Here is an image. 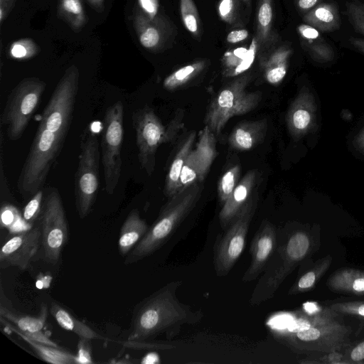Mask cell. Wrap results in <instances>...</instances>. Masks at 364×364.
I'll use <instances>...</instances> for the list:
<instances>
[{"mask_svg": "<svg viewBox=\"0 0 364 364\" xmlns=\"http://www.w3.org/2000/svg\"><path fill=\"white\" fill-rule=\"evenodd\" d=\"M78 82V72L68 70L43 110L17 181L18 191L24 199L43 188L61 151L73 118Z\"/></svg>", "mask_w": 364, "mask_h": 364, "instance_id": "cell-1", "label": "cell"}, {"mask_svg": "<svg viewBox=\"0 0 364 364\" xmlns=\"http://www.w3.org/2000/svg\"><path fill=\"white\" fill-rule=\"evenodd\" d=\"M181 284L179 280L166 284L135 306L129 341L139 343L164 333H174L184 324L200 321V310H193L177 299Z\"/></svg>", "mask_w": 364, "mask_h": 364, "instance_id": "cell-2", "label": "cell"}, {"mask_svg": "<svg viewBox=\"0 0 364 364\" xmlns=\"http://www.w3.org/2000/svg\"><path fill=\"white\" fill-rule=\"evenodd\" d=\"M201 191L199 183H196L169 198L146 233L127 255L124 264L137 262L161 247L195 207Z\"/></svg>", "mask_w": 364, "mask_h": 364, "instance_id": "cell-3", "label": "cell"}, {"mask_svg": "<svg viewBox=\"0 0 364 364\" xmlns=\"http://www.w3.org/2000/svg\"><path fill=\"white\" fill-rule=\"evenodd\" d=\"M312 250L313 240L306 230H294L282 242L278 236L277 249L257 284L250 303L259 304L272 298L285 278L310 256Z\"/></svg>", "mask_w": 364, "mask_h": 364, "instance_id": "cell-4", "label": "cell"}, {"mask_svg": "<svg viewBox=\"0 0 364 364\" xmlns=\"http://www.w3.org/2000/svg\"><path fill=\"white\" fill-rule=\"evenodd\" d=\"M183 112H177L164 126L153 109L144 106L135 110L132 117L141 168L151 175L155 167L156 153L160 145L173 141L183 127Z\"/></svg>", "mask_w": 364, "mask_h": 364, "instance_id": "cell-5", "label": "cell"}, {"mask_svg": "<svg viewBox=\"0 0 364 364\" xmlns=\"http://www.w3.org/2000/svg\"><path fill=\"white\" fill-rule=\"evenodd\" d=\"M251 78L249 74L237 77L220 90L211 100L204 123L215 135L221 132L230 119L251 112L260 102V92L245 90Z\"/></svg>", "mask_w": 364, "mask_h": 364, "instance_id": "cell-6", "label": "cell"}, {"mask_svg": "<svg viewBox=\"0 0 364 364\" xmlns=\"http://www.w3.org/2000/svg\"><path fill=\"white\" fill-rule=\"evenodd\" d=\"M352 329L341 316L296 332H286L281 341L293 351L309 355L341 351L350 343Z\"/></svg>", "mask_w": 364, "mask_h": 364, "instance_id": "cell-7", "label": "cell"}, {"mask_svg": "<svg viewBox=\"0 0 364 364\" xmlns=\"http://www.w3.org/2000/svg\"><path fill=\"white\" fill-rule=\"evenodd\" d=\"M46 84L36 77L26 78L9 93L0 118L1 126H6L9 140H18L38 108Z\"/></svg>", "mask_w": 364, "mask_h": 364, "instance_id": "cell-8", "label": "cell"}, {"mask_svg": "<svg viewBox=\"0 0 364 364\" xmlns=\"http://www.w3.org/2000/svg\"><path fill=\"white\" fill-rule=\"evenodd\" d=\"M124 136V105L118 100L105 113L102 131V162L106 192L112 195L122 172V145Z\"/></svg>", "mask_w": 364, "mask_h": 364, "instance_id": "cell-9", "label": "cell"}, {"mask_svg": "<svg viewBox=\"0 0 364 364\" xmlns=\"http://www.w3.org/2000/svg\"><path fill=\"white\" fill-rule=\"evenodd\" d=\"M100 157L98 137L96 134L90 133L81 144L75 174V203L81 219L89 215L97 198Z\"/></svg>", "mask_w": 364, "mask_h": 364, "instance_id": "cell-10", "label": "cell"}, {"mask_svg": "<svg viewBox=\"0 0 364 364\" xmlns=\"http://www.w3.org/2000/svg\"><path fill=\"white\" fill-rule=\"evenodd\" d=\"M41 256L44 261L56 264L68 237V223L60 195L49 188L41 213Z\"/></svg>", "mask_w": 364, "mask_h": 364, "instance_id": "cell-11", "label": "cell"}, {"mask_svg": "<svg viewBox=\"0 0 364 364\" xmlns=\"http://www.w3.org/2000/svg\"><path fill=\"white\" fill-rule=\"evenodd\" d=\"M256 203L252 198L235 220L218 235L213 250V263L217 276L227 275L242 255Z\"/></svg>", "mask_w": 364, "mask_h": 364, "instance_id": "cell-12", "label": "cell"}, {"mask_svg": "<svg viewBox=\"0 0 364 364\" xmlns=\"http://www.w3.org/2000/svg\"><path fill=\"white\" fill-rule=\"evenodd\" d=\"M215 136L206 126L200 131L196 146L192 149L183 165L178 191L193 183L202 182L206 176L216 156Z\"/></svg>", "mask_w": 364, "mask_h": 364, "instance_id": "cell-13", "label": "cell"}, {"mask_svg": "<svg viewBox=\"0 0 364 364\" xmlns=\"http://www.w3.org/2000/svg\"><path fill=\"white\" fill-rule=\"evenodd\" d=\"M41 247V226H35L9 238L0 250L1 268L26 269Z\"/></svg>", "mask_w": 364, "mask_h": 364, "instance_id": "cell-14", "label": "cell"}, {"mask_svg": "<svg viewBox=\"0 0 364 364\" xmlns=\"http://www.w3.org/2000/svg\"><path fill=\"white\" fill-rule=\"evenodd\" d=\"M278 241V232L272 223L262 220L250 243V264L242 280L249 282L255 280L265 270L274 253Z\"/></svg>", "mask_w": 364, "mask_h": 364, "instance_id": "cell-15", "label": "cell"}, {"mask_svg": "<svg viewBox=\"0 0 364 364\" xmlns=\"http://www.w3.org/2000/svg\"><path fill=\"white\" fill-rule=\"evenodd\" d=\"M0 316L16 327L29 338L52 346H58L42 331L48 316V308L44 303L41 304L40 314L37 316L17 314L1 303Z\"/></svg>", "mask_w": 364, "mask_h": 364, "instance_id": "cell-16", "label": "cell"}, {"mask_svg": "<svg viewBox=\"0 0 364 364\" xmlns=\"http://www.w3.org/2000/svg\"><path fill=\"white\" fill-rule=\"evenodd\" d=\"M257 181V173L250 170L239 181L219 213L221 228L225 230L235 220L252 199V193Z\"/></svg>", "mask_w": 364, "mask_h": 364, "instance_id": "cell-17", "label": "cell"}, {"mask_svg": "<svg viewBox=\"0 0 364 364\" xmlns=\"http://www.w3.org/2000/svg\"><path fill=\"white\" fill-rule=\"evenodd\" d=\"M315 118L314 98L308 90L303 89L291 105L287 116L290 133L299 136L313 127Z\"/></svg>", "mask_w": 364, "mask_h": 364, "instance_id": "cell-18", "label": "cell"}, {"mask_svg": "<svg viewBox=\"0 0 364 364\" xmlns=\"http://www.w3.org/2000/svg\"><path fill=\"white\" fill-rule=\"evenodd\" d=\"M267 127L266 119L240 123L229 136L230 146L240 151L252 149L264 141Z\"/></svg>", "mask_w": 364, "mask_h": 364, "instance_id": "cell-19", "label": "cell"}, {"mask_svg": "<svg viewBox=\"0 0 364 364\" xmlns=\"http://www.w3.org/2000/svg\"><path fill=\"white\" fill-rule=\"evenodd\" d=\"M0 321L5 328L17 334L33 349L43 360L53 364L77 363V355L59 346H52L33 341L21 333L16 327L0 316Z\"/></svg>", "mask_w": 364, "mask_h": 364, "instance_id": "cell-20", "label": "cell"}, {"mask_svg": "<svg viewBox=\"0 0 364 364\" xmlns=\"http://www.w3.org/2000/svg\"><path fill=\"white\" fill-rule=\"evenodd\" d=\"M326 285L334 292L364 296V271L350 267L338 269L328 278Z\"/></svg>", "mask_w": 364, "mask_h": 364, "instance_id": "cell-21", "label": "cell"}, {"mask_svg": "<svg viewBox=\"0 0 364 364\" xmlns=\"http://www.w3.org/2000/svg\"><path fill=\"white\" fill-rule=\"evenodd\" d=\"M149 228L137 209L130 211L119 232L118 249L120 254L127 255L146 233Z\"/></svg>", "mask_w": 364, "mask_h": 364, "instance_id": "cell-22", "label": "cell"}, {"mask_svg": "<svg viewBox=\"0 0 364 364\" xmlns=\"http://www.w3.org/2000/svg\"><path fill=\"white\" fill-rule=\"evenodd\" d=\"M302 47L312 58L317 61L327 62L334 57L332 47L321 36L319 31L306 23L297 27Z\"/></svg>", "mask_w": 364, "mask_h": 364, "instance_id": "cell-23", "label": "cell"}, {"mask_svg": "<svg viewBox=\"0 0 364 364\" xmlns=\"http://www.w3.org/2000/svg\"><path fill=\"white\" fill-rule=\"evenodd\" d=\"M292 50L287 46L275 49L267 57L261 59V66L266 81L271 85L279 84L285 77L288 61Z\"/></svg>", "mask_w": 364, "mask_h": 364, "instance_id": "cell-24", "label": "cell"}, {"mask_svg": "<svg viewBox=\"0 0 364 364\" xmlns=\"http://www.w3.org/2000/svg\"><path fill=\"white\" fill-rule=\"evenodd\" d=\"M196 137L195 132L189 133L180 146L169 166L164 186V193L168 198L178 191L181 173L186 159L193 149Z\"/></svg>", "mask_w": 364, "mask_h": 364, "instance_id": "cell-25", "label": "cell"}, {"mask_svg": "<svg viewBox=\"0 0 364 364\" xmlns=\"http://www.w3.org/2000/svg\"><path fill=\"white\" fill-rule=\"evenodd\" d=\"M303 21L319 31L329 32L340 27V16L335 3H321L305 14Z\"/></svg>", "mask_w": 364, "mask_h": 364, "instance_id": "cell-26", "label": "cell"}, {"mask_svg": "<svg viewBox=\"0 0 364 364\" xmlns=\"http://www.w3.org/2000/svg\"><path fill=\"white\" fill-rule=\"evenodd\" d=\"M257 48L255 37L249 48H239L227 52L223 60L224 75H238L247 70L254 61Z\"/></svg>", "mask_w": 364, "mask_h": 364, "instance_id": "cell-27", "label": "cell"}, {"mask_svg": "<svg viewBox=\"0 0 364 364\" xmlns=\"http://www.w3.org/2000/svg\"><path fill=\"white\" fill-rule=\"evenodd\" d=\"M50 313L62 328L75 333L79 338L90 340L103 338L92 328L74 317L69 311L55 302L52 303L50 307Z\"/></svg>", "mask_w": 364, "mask_h": 364, "instance_id": "cell-28", "label": "cell"}, {"mask_svg": "<svg viewBox=\"0 0 364 364\" xmlns=\"http://www.w3.org/2000/svg\"><path fill=\"white\" fill-rule=\"evenodd\" d=\"M331 263L332 257L330 255L316 261L311 268L299 276L289 289L288 294L296 295L311 290L325 274Z\"/></svg>", "mask_w": 364, "mask_h": 364, "instance_id": "cell-29", "label": "cell"}, {"mask_svg": "<svg viewBox=\"0 0 364 364\" xmlns=\"http://www.w3.org/2000/svg\"><path fill=\"white\" fill-rule=\"evenodd\" d=\"M272 18V0H259L255 38L260 49L264 48L270 40Z\"/></svg>", "mask_w": 364, "mask_h": 364, "instance_id": "cell-30", "label": "cell"}, {"mask_svg": "<svg viewBox=\"0 0 364 364\" xmlns=\"http://www.w3.org/2000/svg\"><path fill=\"white\" fill-rule=\"evenodd\" d=\"M206 65V61L200 60L178 69L164 79V87L168 90H174L183 87L198 76Z\"/></svg>", "mask_w": 364, "mask_h": 364, "instance_id": "cell-31", "label": "cell"}, {"mask_svg": "<svg viewBox=\"0 0 364 364\" xmlns=\"http://www.w3.org/2000/svg\"><path fill=\"white\" fill-rule=\"evenodd\" d=\"M240 168L238 165L231 166L225 171L218 181V194L223 205L239 183Z\"/></svg>", "mask_w": 364, "mask_h": 364, "instance_id": "cell-32", "label": "cell"}, {"mask_svg": "<svg viewBox=\"0 0 364 364\" xmlns=\"http://www.w3.org/2000/svg\"><path fill=\"white\" fill-rule=\"evenodd\" d=\"M181 18L186 28L198 37L200 33V20L193 0H180Z\"/></svg>", "mask_w": 364, "mask_h": 364, "instance_id": "cell-33", "label": "cell"}, {"mask_svg": "<svg viewBox=\"0 0 364 364\" xmlns=\"http://www.w3.org/2000/svg\"><path fill=\"white\" fill-rule=\"evenodd\" d=\"M328 307L340 316H349L364 320V300L336 301Z\"/></svg>", "mask_w": 364, "mask_h": 364, "instance_id": "cell-34", "label": "cell"}, {"mask_svg": "<svg viewBox=\"0 0 364 364\" xmlns=\"http://www.w3.org/2000/svg\"><path fill=\"white\" fill-rule=\"evenodd\" d=\"M43 200V190L41 188L26 204L21 217L27 225L31 226L41 213Z\"/></svg>", "mask_w": 364, "mask_h": 364, "instance_id": "cell-35", "label": "cell"}, {"mask_svg": "<svg viewBox=\"0 0 364 364\" xmlns=\"http://www.w3.org/2000/svg\"><path fill=\"white\" fill-rule=\"evenodd\" d=\"M347 14L355 31L364 35V3L355 1L346 4Z\"/></svg>", "mask_w": 364, "mask_h": 364, "instance_id": "cell-36", "label": "cell"}, {"mask_svg": "<svg viewBox=\"0 0 364 364\" xmlns=\"http://www.w3.org/2000/svg\"><path fill=\"white\" fill-rule=\"evenodd\" d=\"M162 31L155 26L147 25L139 36L141 44L146 48H153L159 45L162 40Z\"/></svg>", "mask_w": 364, "mask_h": 364, "instance_id": "cell-37", "label": "cell"}, {"mask_svg": "<svg viewBox=\"0 0 364 364\" xmlns=\"http://www.w3.org/2000/svg\"><path fill=\"white\" fill-rule=\"evenodd\" d=\"M344 361L346 364H364V339L345 349Z\"/></svg>", "mask_w": 364, "mask_h": 364, "instance_id": "cell-38", "label": "cell"}, {"mask_svg": "<svg viewBox=\"0 0 364 364\" xmlns=\"http://www.w3.org/2000/svg\"><path fill=\"white\" fill-rule=\"evenodd\" d=\"M236 0H220L218 5L220 18L228 23H232L237 13Z\"/></svg>", "mask_w": 364, "mask_h": 364, "instance_id": "cell-39", "label": "cell"}, {"mask_svg": "<svg viewBox=\"0 0 364 364\" xmlns=\"http://www.w3.org/2000/svg\"><path fill=\"white\" fill-rule=\"evenodd\" d=\"M19 213L12 205L4 204L1 208V227L11 229L18 221Z\"/></svg>", "mask_w": 364, "mask_h": 364, "instance_id": "cell-40", "label": "cell"}, {"mask_svg": "<svg viewBox=\"0 0 364 364\" xmlns=\"http://www.w3.org/2000/svg\"><path fill=\"white\" fill-rule=\"evenodd\" d=\"M90 339L80 338L77 343V363H92V348Z\"/></svg>", "mask_w": 364, "mask_h": 364, "instance_id": "cell-41", "label": "cell"}, {"mask_svg": "<svg viewBox=\"0 0 364 364\" xmlns=\"http://www.w3.org/2000/svg\"><path fill=\"white\" fill-rule=\"evenodd\" d=\"M139 4L150 20L156 16L159 9L158 0H139Z\"/></svg>", "mask_w": 364, "mask_h": 364, "instance_id": "cell-42", "label": "cell"}, {"mask_svg": "<svg viewBox=\"0 0 364 364\" xmlns=\"http://www.w3.org/2000/svg\"><path fill=\"white\" fill-rule=\"evenodd\" d=\"M248 35L246 29L235 30L228 34L226 40L229 43H237L246 39Z\"/></svg>", "mask_w": 364, "mask_h": 364, "instance_id": "cell-43", "label": "cell"}, {"mask_svg": "<svg viewBox=\"0 0 364 364\" xmlns=\"http://www.w3.org/2000/svg\"><path fill=\"white\" fill-rule=\"evenodd\" d=\"M63 7L65 11L73 14H80L82 11L79 0H63Z\"/></svg>", "mask_w": 364, "mask_h": 364, "instance_id": "cell-44", "label": "cell"}, {"mask_svg": "<svg viewBox=\"0 0 364 364\" xmlns=\"http://www.w3.org/2000/svg\"><path fill=\"white\" fill-rule=\"evenodd\" d=\"M321 0H296V4L299 11L307 13L316 6Z\"/></svg>", "mask_w": 364, "mask_h": 364, "instance_id": "cell-45", "label": "cell"}, {"mask_svg": "<svg viewBox=\"0 0 364 364\" xmlns=\"http://www.w3.org/2000/svg\"><path fill=\"white\" fill-rule=\"evenodd\" d=\"M11 55L15 58H23L27 56L28 51L26 47L21 43H15L11 48Z\"/></svg>", "mask_w": 364, "mask_h": 364, "instance_id": "cell-46", "label": "cell"}, {"mask_svg": "<svg viewBox=\"0 0 364 364\" xmlns=\"http://www.w3.org/2000/svg\"><path fill=\"white\" fill-rule=\"evenodd\" d=\"M350 44L361 53H364V39L360 38L350 37L349 38Z\"/></svg>", "mask_w": 364, "mask_h": 364, "instance_id": "cell-47", "label": "cell"}, {"mask_svg": "<svg viewBox=\"0 0 364 364\" xmlns=\"http://www.w3.org/2000/svg\"><path fill=\"white\" fill-rule=\"evenodd\" d=\"M355 142L358 149L364 151V129L355 139Z\"/></svg>", "mask_w": 364, "mask_h": 364, "instance_id": "cell-48", "label": "cell"}, {"mask_svg": "<svg viewBox=\"0 0 364 364\" xmlns=\"http://www.w3.org/2000/svg\"><path fill=\"white\" fill-rule=\"evenodd\" d=\"M245 4H249L250 2V0H242Z\"/></svg>", "mask_w": 364, "mask_h": 364, "instance_id": "cell-49", "label": "cell"}]
</instances>
